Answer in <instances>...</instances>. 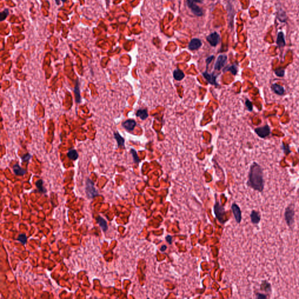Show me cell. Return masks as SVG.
<instances>
[{
    "mask_svg": "<svg viewBox=\"0 0 299 299\" xmlns=\"http://www.w3.org/2000/svg\"><path fill=\"white\" fill-rule=\"evenodd\" d=\"M213 56H210V57H208V58L207 59V60H206V63H207V65H208V64H209V63H210V62L213 60Z\"/></svg>",
    "mask_w": 299,
    "mask_h": 299,
    "instance_id": "cell-34",
    "label": "cell"
},
{
    "mask_svg": "<svg viewBox=\"0 0 299 299\" xmlns=\"http://www.w3.org/2000/svg\"><path fill=\"white\" fill-rule=\"evenodd\" d=\"M136 126V122L133 119H128L122 123V126L128 131L133 130Z\"/></svg>",
    "mask_w": 299,
    "mask_h": 299,
    "instance_id": "cell-12",
    "label": "cell"
},
{
    "mask_svg": "<svg viewBox=\"0 0 299 299\" xmlns=\"http://www.w3.org/2000/svg\"><path fill=\"white\" fill-rule=\"evenodd\" d=\"M74 94H75V98L76 103H77V104L80 103L81 101V95H80V86L78 85V81L76 83V84L74 87Z\"/></svg>",
    "mask_w": 299,
    "mask_h": 299,
    "instance_id": "cell-18",
    "label": "cell"
},
{
    "mask_svg": "<svg viewBox=\"0 0 299 299\" xmlns=\"http://www.w3.org/2000/svg\"><path fill=\"white\" fill-rule=\"evenodd\" d=\"M85 191L87 197L89 199H93L94 197L99 194L94 187V182L89 178H88L86 181Z\"/></svg>",
    "mask_w": 299,
    "mask_h": 299,
    "instance_id": "cell-4",
    "label": "cell"
},
{
    "mask_svg": "<svg viewBox=\"0 0 299 299\" xmlns=\"http://www.w3.org/2000/svg\"><path fill=\"white\" fill-rule=\"evenodd\" d=\"M56 3H57V5L59 4V0H56Z\"/></svg>",
    "mask_w": 299,
    "mask_h": 299,
    "instance_id": "cell-36",
    "label": "cell"
},
{
    "mask_svg": "<svg viewBox=\"0 0 299 299\" xmlns=\"http://www.w3.org/2000/svg\"><path fill=\"white\" fill-rule=\"evenodd\" d=\"M62 1H63V2H65L66 0H62Z\"/></svg>",
    "mask_w": 299,
    "mask_h": 299,
    "instance_id": "cell-37",
    "label": "cell"
},
{
    "mask_svg": "<svg viewBox=\"0 0 299 299\" xmlns=\"http://www.w3.org/2000/svg\"><path fill=\"white\" fill-rule=\"evenodd\" d=\"M232 210L233 211L236 222L237 223H240L242 220V213L239 207L236 203H233L232 206Z\"/></svg>",
    "mask_w": 299,
    "mask_h": 299,
    "instance_id": "cell-8",
    "label": "cell"
},
{
    "mask_svg": "<svg viewBox=\"0 0 299 299\" xmlns=\"http://www.w3.org/2000/svg\"><path fill=\"white\" fill-rule=\"evenodd\" d=\"M8 13H9V12H8V9H5L2 12H1V17H1V21L4 20L7 18V17L8 16Z\"/></svg>",
    "mask_w": 299,
    "mask_h": 299,
    "instance_id": "cell-30",
    "label": "cell"
},
{
    "mask_svg": "<svg viewBox=\"0 0 299 299\" xmlns=\"http://www.w3.org/2000/svg\"><path fill=\"white\" fill-rule=\"evenodd\" d=\"M227 57L226 55H220L214 64V69L216 70H220L226 63Z\"/></svg>",
    "mask_w": 299,
    "mask_h": 299,
    "instance_id": "cell-7",
    "label": "cell"
},
{
    "mask_svg": "<svg viewBox=\"0 0 299 299\" xmlns=\"http://www.w3.org/2000/svg\"><path fill=\"white\" fill-rule=\"evenodd\" d=\"M207 41L212 46H216L220 41V36L217 32H214L207 37Z\"/></svg>",
    "mask_w": 299,
    "mask_h": 299,
    "instance_id": "cell-9",
    "label": "cell"
},
{
    "mask_svg": "<svg viewBox=\"0 0 299 299\" xmlns=\"http://www.w3.org/2000/svg\"><path fill=\"white\" fill-rule=\"evenodd\" d=\"M136 116L142 120H145L148 117V112L146 109H139L136 112Z\"/></svg>",
    "mask_w": 299,
    "mask_h": 299,
    "instance_id": "cell-22",
    "label": "cell"
},
{
    "mask_svg": "<svg viewBox=\"0 0 299 299\" xmlns=\"http://www.w3.org/2000/svg\"><path fill=\"white\" fill-rule=\"evenodd\" d=\"M130 152L133 156V160L134 161V163H139L140 162V159L138 157V155H137V153L136 152V151L135 150L131 149L130 150Z\"/></svg>",
    "mask_w": 299,
    "mask_h": 299,
    "instance_id": "cell-25",
    "label": "cell"
},
{
    "mask_svg": "<svg viewBox=\"0 0 299 299\" xmlns=\"http://www.w3.org/2000/svg\"><path fill=\"white\" fill-rule=\"evenodd\" d=\"M203 75L206 79V80L208 81L209 83H210V84H212V85H214V86H218V84H217V83L216 81L217 75H214L213 73L209 74L207 72V71H206L205 72H204L203 73Z\"/></svg>",
    "mask_w": 299,
    "mask_h": 299,
    "instance_id": "cell-10",
    "label": "cell"
},
{
    "mask_svg": "<svg viewBox=\"0 0 299 299\" xmlns=\"http://www.w3.org/2000/svg\"><path fill=\"white\" fill-rule=\"evenodd\" d=\"M250 218L251 223L253 224H258L261 220V216L260 213L256 210H252L250 214Z\"/></svg>",
    "mask_w": 299,
    "mask_h": 299,
    "instance_id": "cell-11",
    "label": "cell"
},
{
    "mask_svg": "<svg viewBox=\"0 0 299 299\" xmlns=\"http://www.w3.org/2000/svg\"><path fill=\"white\" fill-rule=\"evenodd\" d=\"M226 70L231 71L232 73V74L234 75H236V74L237 73V68L234 65H233L229 67L227 69H226Z\"/></svg>",
    "mask_w": 299,
    "mask_h": 299,
    "instance_id": "cell-28",
    "label": "cell"
},
{
    "mask_svg": "<svg viewBox=\"0 0 299 299\" xmlns=\"http://www.w3.org/2000/svg\"><path fill=\"white\" fill-rule=\"evenodd\" d=\"M268 297L266 295H264V294H262V293H258L256 294V298L258 299H266Z\"/></svg>",
    "mask_w": 299,
    "mask_h": 299,
    "instance_id": "cell-32",
    "label": "cell"
},
{
    "mask_svg": "<svg viewBox=\"0 0 299 299\" xmlns=\"http://www.w3.org/2000/svg\"><path fill=\"white\" fill-rule=\"evenodd\" d=\"M247 185L259 192H262L264 189L265 182L262 167L256 163H254L250 167L248 173Z\"/></svg>",
    "mask_w": 299,
    "mask_h": 299,
    "instance_id": "cell-1",
    "label": "cell"
},
{
    "mask_svg": "<svg viewBox=\"0 0 299 299\" xmlns=\"http://www.w3.org/2000/svg\"><path fill=\"white\" fill-rule=\"evenodd\" d=\"M277 43L280 48H283L285 46L284 36V34L283 32H279L277 40Z\"/></svg>",
    "mask_w": 299,
    "mask_h": 299,
    "instance_id": "cell-19",
    "label": "cell"
},
{
    "mask_svg": "<svg viewBox=\"0 0 299 299\" xmlns=\"http://www.w3.org/2000/svg\"><path fill=\"white\" fill-rule=\"evenodd\" d=\"M272 91L278 95H283L284 94V88L278 84H274L271 86Z\"/></svg>",
    "mask_w": 299,
    "mask_h": 299,
    "instance_id": "cell-14",
    "label": "cell"
},
{
    "mask_svg": "<svg viewBox=\"0 0 299 299\" xmlns=\"http://www.w3.org/2000/svg\"><path fill=\"white\" fill-rule=\"evenodd\" d=\"M260 288L262 290H263L267 293L271 292V284L266 280H263L260 286Z\"/></svg>",
    "mask_w": 299,
    "mask_h": 299,
    "instance_id": "cell-21",
    "label": "cell"
},
{
    "mask_svg": "<svg viewBox=\"0 0 299 299\" xmlns=\"http://www.w3.org/2000/svg\"><path fill=\"white\" fill-rule=\"evenodd\" d=\"M31 158V155L29 153L25 154L22 157V160L23 162H26L28 161Z\"/></svg>",
    "mask_w": 299,
    "mask_h": 299,
    "instance_id": "cell-31",
    "label": "cell"
},
{
    "mask_svg": "<svg viewBox=\"0 0 299 299\" xmlns=\"http://www.w3.org/2000/svg\"><path fill=\"white\" fill-rule=\"evenodd\" d=\"M255 132L259 137L261 138H265L270 134L271 130L269 126L266 125L263 127L255 128Z\"/></svg>",
    "mask_w": 299,
    "mask_h": 299,
    "instance_id": "cell-6",
    "label": "cell"
},
{
    "mask_svg": "<svg viewBox=\"0 0 299 299\" xmlns=\"http://www.w3.org/2000/svg\"><path fill=\"white\" fill-rule=\"evenodd\" d=\"M166 249H167V246H166V245H162V246H161V248H160V250H161V251L164 252V251H165L166 250Z\"/></svg>",
    "mask_w": 299,
    "mask_h": 299,
    "instance_id": "cell-35",
    "label": "cell"
},
{
    "mask_svg": "<svg viewBox=\"0 0 299 299\" xmlns=\"http://www.w3.org/2000/svg\"><path fill=\"white\" fill-rule=\"evenodd\" d=\"M214 212L217 220L221 224H224L226 221V220L225 219L226 215L224 208L218 202H216L214 206Z\"/></svg>",
    "mask_w": 299,
    "mask_h": 299,
    "instance_id": "cell-3",
    "label": "cell"
},
{
    "mask_svg": "<svg viewBox=\"0 0 299 299\" xmlns=\"http://www.w3.org/2000/svg\"><path fill=\"white\" fill-rule=\"evenodd\" d=\"M173 76L174 79L176 81H181L185 77V74L181 70L176 69L173 71Z\"/></svg>",
    "mask_w": 299,
    "mask_h": 299,
    "instance_id": "cell-17",
    "label": "cell"
},
{
    "mask_svg": "<svg viewBox=\"0 0 299 299\" xmlns=\"http://www.w3.org/2000/svg\"><path fill=\"white\" fill-rule=\"evenodd\" d=\"M97 221L98 222V223L99 224V226L101 227L102 230L105 232H107V229H108V226H107V222L105 220H104V218H102V217L101 216H98L97 218Z\"/></svg>",
    "mask_w": 299,
    "mask_h": 299,
    "instance_id": "cell-16",
    "label": "cell"
},
{
    "mask_svg": "<svg viewBox=\"0 0 299 299\" xmlns=\"http://www.w3.org/2000/svg\"><path fill=\"white\" fill-rule=\"evenodd\" d=\"M295 212L293 206L289 205L285 209L284 213V220L289 228L292 229L295 223Z\"/></svg>",
    "mask_w": 299,
    "mask_h": 299,
    "instance_id": "cell-2",
    "label": "cell"
},
{
    "mask_svg": "<svg viewBox=\"0 0 299 299\" xmlns=\"http://www.w3.org/2000/svg\"><path fill=\"white\" fill-rule=\"evenodd\" d=\"M13 170L15 175H19V176H22L25 175L26 173V171L20 166L19 164H15L14 167H13Z\"/></svg>",
    "mask_w": 299,
    "mask_h": 299,
    "instance_id": "cell-20",
    "label": "cell"
},
{
    "mask_svg": "<svg viewBox=\"0 0 299 299\" xmlns=\"http://www.w3.org/2000/svg\"><path fill=\"white\" fill-rule=\"evenodd\" d=\"M18 239L23 244H25L27 241V237L24 234H20L18 236Z\"/></svg>",
    "mask_w": 299,
    "mask_h": 299,
    "instance_id": "cell-26",
    "label": "cell"
},
{
    "mask_svg": "<svg viewBox=\"0 0 299 299\" xmlns=\"http://www.w3.org/2000/svg\"><path fill=\"white\" fill-rule=\"evenodd\" d=\"M202 46V42L199 39H193L189 44V49L191 50H195L200 48Z\"/></svg>",
    "mask_w": 299,
    "mask_h": 299,
    "instance_id": "cell-13",
    "label": "cell"
},
{
    "mask_svg": "<svg viewBox=\"0 0 299 299\" xmlns=\"http://www.w3.org/2000/svg\"><path fill=\"white\" fill-rule=\"evenodd\" d=\"M202 2V0H187V3L188 7L191 9L193 13L198 17L203 15V11L202 8L197 5L196 3Z\"/></svg>",
    "mask_w": 299,
    "mask_h": 299,
    "instance_id": "cell-5",
    "label": "cell"
},
{
    "mask_svg": "<svg viewBox=\"0 0 299 299\" xmlns=\"http://www.w3.org/2000/svg\"><path fill=\"white\" fill-rule=\"evenodd\" d=\"M275 74L280 77H282L284 75V70L282 68H279L275 71Z\"/></svg>",
    "mask_w": 299,
    "mask_h": 299,
    "instance_id": "cell-27",
    "label": "cell"
},
{
    "mask_svg": "<svg viewBox=\"0 0 299 299\" xmlns=\"http://www.w3.org/2000/svg\"><path fill=\"white\" fill-rule=\"evenodd\" d=\"M67 157L71 160H76L78 158V154L74 149H70L67 152Z\"/></svg>",
    "mask_w": 299,
    "mask_h": 299,
    "instance_id": "cell-23",
    "label": "cell"
},
{
    "mask_svg": "<svg viewBox=\"0 0 299 299\" xmlns=\"http://www.w3.org/2000/svg\"><path fill=\"white\" fill-rule=\"evenodd\" d=\"M165 239L167 240V241L170 244H172V237L171 235H167L166 237H165Z\"/></svg>",
    "mask_w": 299,
    "mask_h": 299,
    "instance_id": "cell-33",
    "label": "cell"
},
{
    "mask_svg": "<svg viewBox=\"0 0 299 299\" xmlns=\"http://www.w3.org/2000/svg\"><path fill=\"white\" fill-rule=\"evenodd\" d=\"M36 186L40 192L45 193L46 190L44 189L43 187V181L42 179H39L36 182Z\"/></svg>",
    "mask_w": 299,
    "mask_h": 299,
    "instance_id": "cell-24",
    "label": "cell"
},
{
    "mask_svg": "<svg viewBox=\"0 0 299 299\" xmlns=\"http://www.w3.org/2000/svg\"><path fill=\"white\" fill-rule=\"evenodd\" d=\"M114 137L117 142L118 147H125V139L119 133L118 131L114 132Z\"/></svg>",
    "mask_w": 299,
    "mask_h": 299,
    "instance_id": "cell-15",
    "label": "cell"
},
{
    "mask_svg": "<svg viewBox=\"0 0 299 299\" xmlns=\"http://www.w3.org/2000/svg\"><path fill=\"white\" fill-rule=\"evenodd\" d=\"M245 106L247 107L248 110L250 112H251L253 109V104L252 102L248 100V99H247L246 101H245Z\"/></svg>",
    "mask_w": 299,
    "mask_h": 299,
    "instance_id": "cell-29",
    "label": "cell"
}]
</instances>
